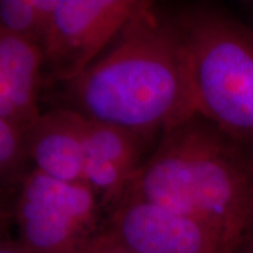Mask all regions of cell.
Instances as JSON below:
<instances>
[{
	"mask_svg": "<svg viewBox=\"0 0 253 253\" xmlns=\"http://www.w3.org/2000/svg\"><path fill=\"white\" fill-rule=\"evenodd\" d=\"M142 0H56L43 43L45 82L66 84L106 50Z\"/></svg>",
	"mask_w": 253,
	"mask_h": 253,
	"instance_id": "5",
	"label": "cell"
},
{
	"mask_svg": "<svg viewBox=\"0 0 253 253\" xmlns=\"http://www.w3.org/2000/svg\"><path fill=\"white\" fill-rule=\"evenodd\" d=\"M24 131L33 169L58 181L84 182V151L78 113L56 107L40 113Z\"/></svg>",
	"mask_w": 253,
	"mask_h": 253,
	"instance_id": "8",
	"label": "cell"
},
{
	"mask_svg": "<svg viewBox=\"0 0 253 253\" xmlns=\"http://www.w3.org/2000/svg\"><path fill=\"white\" fill-rule=\"evenodd\" d=\"M80 253H136L123 245L104 227L94 236Z\"/></svg>",
	"mask_w": 253,
	"mask_h": 253,
	"instance_id": "12",
	"label": "cell"
},
{
	"mask_svg": "<svg viewBox=\"0 0 253 253\" xmlns=\"http://www.w3.org/2000/svg\"><path fill=\"white\" fill-rule=\"evenodd\" d=\"M246 4H249V6L251 8H253V1H250V2H246Z\"/></svg>",
	"mask_w": 253,
	"mask_h": 253,
	"instance_id": "16",
	"label": "cell"
},
{
	"mask_svg": "<svg viewBox=\"0 0 253 253\" xmlns=\"http://www.w3.org/2000/svg\"><path fill=\"white\" fill-rule=\"evenodd\" d=\"M56 0H0V26L42 50Z\"/></svg>",
	"mask_w": 253,
	"mask_h": 253,
	"instance_id": "10",
	"label": "cell"
},
{
	"mask_svg": "<svg viewBox=\"0 0 253 253\" xmlns=\"http://www.w3.org/2000/svg\"><path fill=\"white\" fill-rule=\"evenodd\" d=\"M17 192L12 219L32 253H80L102 230L103 209L86 183L58 181L31 168Z\"/></svg>",
	"mask_w": 253,
	"mask_h": 253,
	"instance_id": "4",
	"label": "cell"
},
{
	"mask_svg": "<svg viewBox=\"0 0 253 253\" xmlns=\"http://www.w3.org/2000/svg\"><path fill=\"white\" fill-rule=\"evenodd\" d=\"M59 102L145 142L195 114L188 47L172 12L142 0L102 54L61 84Z\"/></svg>",
	"mask_w": 253,
	"mask_h": 253,
	"instance_id": "1",
	"label": "cell"
},
{
	"mask_svg": "<svg viewBox=\"0 0 253 253\" xmlns=\"http://www.w3.org/2000/svg\"><path fill=\"white\" fill-rule=\"evenodd\" d=\"M84 140V183L93 190L103 212L115 209L143 166L145 142L134 132L80 115Z\"/></svg>",
	"mask_w": 253,
	"mask_h": 253,
	"instance_id": "7",
	"label": "cell"
},
{
	"mask_svg": "<svg viewBox=\"0 0 253 253\" xmlns=\"http://www.w3.org/2000/svg\"><path fill=\"white\" fill-rule=\"evenodd\" d=\"M43 84L41 50L0 26V116L26 128L41 113Z\"/></svg>",
	"mask_w": 253,
	"mask_h": 253,
	"instance_id": "9",
	"label": "cell"
},
{
	"mask_svg": "<svg viewBox=\"0 0 253 253\" xmlns=\"http://www.w3.org/2000/svg\"><path fill=\"white\" fill-rule=\"evenodd\" d=\"M0 253H32L19 242L18 239L12 240L4 237L0 238Z\"/></svg>",
	"mask_w": 253,
	"mask_h": 253,
	"instance_id": "14",
	"label": "cell"
},
{
	"mask_svg": "<svg viewBox=\"0 0 253 253\" xmlns=\"http://www.w3.org/2000/svg\"><path fill=\"white\" fill-rule=\"evenodd\" d=\"M251 243H252V244H253V238H252V242H251Z\"/></svg>",
	"mask_w": 253,
	"mask_h": 253,
	"instance_id": "17",
	"label": "cell"
},
{
	"mask_svg": "<svg viewBox=\"0 0 253 253\" xmlns=\"http://www.w3.org/2000/svg\"><path fill=\"white\" fill-rule=\"evenodd\" d=\"M236 253H253V244L252 243H250V244L246 246L242 245Z\"/></svg>",
	"mask_w": 253,
	"mask_h": 253,
	"instance_id": "15",
	"label": "cell"
},
{
	"mask_svg": "<svg viewBox=\"0 0 253 253\" xmlns=\"http://www.w3.org/2000/svg\"><path fill=\"white\" fill-rule=\"evenodd\" d=\"M4 192L5 189L0 188V238L6 237V227L8 221L12 220V208H13V203H8Z\"/></svg>",
	"mask_w": 253,
	"mask_h": 253,
	"instance_id": "13",
	"label": "cell"
},
{
	"mask_svg": "<svg viewBox=\"0 0 253 253\" xmlns=\"http://www.w3.org/2000/svg\"><path fill=\"white\" fill-rule=\"evenodd\" d=\"M172 13L188 47L196 113L253 151V31L212 4Z\"/></svg>",
	"mask_w": 253,
	"mask_h": 253,
	"instance_id": "3",
	"label": "cell"
},
{
	"mask_svg": "<svg viewBox=\"0 0 253 253\" xmlns=\"http://www.w3.org/2000/svg\"><path fill=\"white\" fill-rule=\"evenodd\" d=\"M103 227L136 253H236L238 248L197 219L126 195Z\"/></svg>",
	"mask_w": 253,
	"mask_h": 253,
	"instance_id": "6",
	"label": "cell"
},
{
	"mask_svg": "<svg viewBox=\"0 0 253 253\" xmlns=\"http://www.w3.org/2000/svg\"><path fill=\"white\" fill-rule=\"evenodd\" d=\"M126 195L197 219L239 249L253 229V151L195 113L161 135Z\"/></svg>",
	"mask_w": 253,
	"mask_h": 253,
	"instance_id": "2",
	"label": "cell"
},
{
	"mask_svg": "<svg viewBox=\"0 0 253 253\" xmlns=\"http://www.w3.org/2000/svg\"><path fill=\"white\" fill-rule=\"evenodd\" d=\"M28 163L24 128L0 116V188H18Z\"/></svg>",
	"mask_w": 253,
	"mask_h": 253,
	"instance_id": "11",
	"label": "cell"
}]
</instances>
